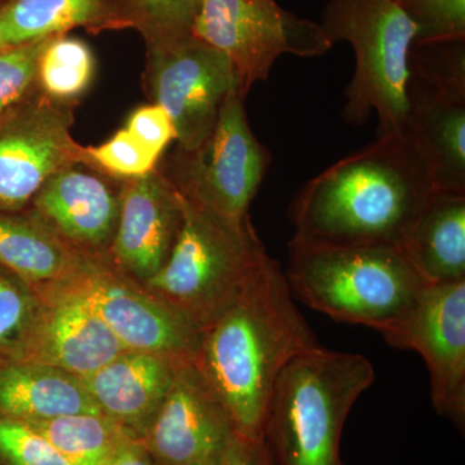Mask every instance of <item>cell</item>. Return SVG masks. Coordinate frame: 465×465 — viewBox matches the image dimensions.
Segmentation results:
<instances>
[{
	"mask_svg": "<svg viewBox=\"0 0 465 465\" xmlns=\"http://www.w3.org/2000/svg\"><path fill=\"white\" fill-rule=\"evenodd\" d=\"M284 271L269 256L237 302L202 331L194 363L222 401L235 432L260 440L278 378L320 348L293 302Z\"/></svg>",
	"mask_w": 465,
	"mask_h": 465,
	"instance_id": "cell-1",
	"label": "cell"
},
{
	"mask_svg": "<svg viewBox=\"0 0 465 465\" xmlns=\"http://www.w3.org/2000/svg\"><path fill=\"white\" fill-rule=\"evenodd\" d=\"M436 191L427 167L403 136L378 137L300 189L291 204L299 240L400 247Z\"/></svg>",
	"mask_w": 465,
	"mask_h": 465,
	"instance_id": "cell-2",
	"label": "cell"
},
{
	"mask_svg": "<svg viewBox=\"0 0 465 465\" xmlns=\"http://www.w3.org/2000/svg\"><path fill=\"white\" fill-rule=\"evenodd\" d=\"M284 275L308 307L385 335L414 309L428 283L399 247L314 243L293 237Z\"/></svg>",
	"mask_w": 465,
	"mask_h": 465,
	"instance_id": "cell-3",
	"label": "cell"
},
{
	"mask_svg": "<svg viewBox=\"0 0 465 465\" xmlns=\"http://www.w3.org/2000/svg\"><path fill=\"white\" fill-rule=\"evenodd\" d=\"M374 381V367L361 354L320 347L291 361L275 384L260 439L269 465H344L345 421Z\"/></svg>",
	"mask_w": 465,
	"mask_h": 465,
	"instance_id": "cell-4",
	"label": "cell"
},
{
	"mask_svg": "<svg viewBox=\"0 0 465 465\" xmlns=\"http://www.w3.org/2000/svg\"><path fill=\"white\" fill-rule=\"evenodd\" d=\"M179 198L183 224L173 253L143 284L203 331L237 302L269 255L250 217L235 224Z\"/></svg>",
	"mask_w": 465,
	"mask_h": 465,
	"instance_id": "cell-5",
	"label": "cell"
},
{
	"mask_svg": "<svg viewBox=\"0 0 465 465\" xmlns=\"http://www.w3.org/2000/svg\"><path fill=\"white\" fill-rule=\"evenodd\" d=\"M321 26L333 45L349 42L356 54L344 118L361 125L376 113L378 137L403 136L415 38L405 11L393 0H329Z\"/></svg>",
	"mask_w": 465,
	"mask_h": 465,
	"instance_id": "cell-6",
	"label": "cell"
},
{
	"mask_svg": "<svg viewBox=\"0 0 465 465\" xmlns=\"http://www.w3.org/2000/svg\"><path fill=\"white\" fill-rule=\"evenodd\" d=\"M243 101L237 88L229 92L210 136L197 149L177 148L159 163L180 195L235 224L249 219L272 161L251 130Z\"/></svg>",
	"mask_w": 465,
	"mask_h": 465,
	"instance_id": "cell-7",
	"label": "cell"
},
{
	"mask_svg": "<svg viewBox=\"0 0 465 465\" xmlns=\"http://www.w3.org/2000/svg\"><path fill=\"white\" fill-rule=\"evenodd\" d=\"M193 35L231 60L243 99L268 79L282 54L316 57L333 45L321 24L295 16L275 0H202Z\"/></svg>",
	"mask_w": 465,
	"mask_h": 465,
	"instance_id": "cell-8",
	"label": "cell"
},
{
	"mask_svg": "<svg viewBox=\"0 0 465 465\" xmlns=\"http://www.w3.org/2000/svg\"><path fill=\"white\" fill-rule=\"evenodd\" d=\"M143 87L150 103L170 115L183 152L210 136L225 97L238 90L231 60L193 34L146 43Z\"/></svg>",
	"mask_w": 465,
	"mask_h": 465,
	"instance_id": "cell-9",
	"label": "cell"
},
{
	"mask_svg": "<svg viewBox=\"0 0 465 465\" xmlns=\"http://www.w3.org/2000/svg\"><path fill=\"white\" fill-rule=\"evenodd\" d=\"M52 289V287H50ZM78 293L121 341L124 351L194 362L202 331L143 283L116 271L106 259H90L84 271L56 286Z\"/></svg>",
	"mask_w": 465,
	"mask_h": 465,
	"instance_id": "cell-10",
	"label": "cell"
},
{
	"mask_svg": "<svg viewBox=\"0 0 465 465\" xmlns=\"http://www.w3.org/2000/svg\"><path fill=\"white\" fill-rule=\"evenodd\" d=\"M74 108L38 87L0 115V211L24 213L52 174L84 164V146L72 134Z\"/></svg>",
	"mask_w": 465,
	"mask_h": 465,
	"instance_id": "cell-11",
	"label": "cell"
},
{
	"mask_svg": "<svg viewBox=\"0 0 465 465\" xmlns=\"http://www.w3.org/2000/svg\"><path fill=\"white\" fill-rule=\"evenodd\" d=\"M382 336L423 357L434 410L464 433L465 281L428 284L409 316Z\"/></svg>",
	"mask_w": 465,
	"mask_h": 465,
	"instance_id": "cell-12",
	"label": "cell"
},
{
	"mask_svg": "<svg viewBox=\"0 0 465 465\" xmlns=\"http://www.w3.org/2000/svg\"><path fill=\"white\" fill-rule=\"evenodd\" d=\"M85 164L52 174L26 213L88 259H106L121 215L122 186Z\"/></svg>",
	"mask_w": 465,
	"mask_h": 465,
	"instance_id": "cell-13",
	"label": "cell"
},
{
	"mask_svg": "<svg viewBox=\"0 0 465 465\" xmlns=\"http://www.w3.org/2000/svg\"><path fill=\"white\" fill-rule=\"evenodd\" d=\"M235 433L231 416L194 362L177 372L140 443L158 465H197L219 457Z\"/></svg>",
	"mask_w": 465,
	"mask_h": 465,
	"instance_id": "cell-14",
	"label": "cell"
},
{
	"mask_svg": "<svg viewBox=\"0 0 465 465\" xmlns=\"http://www.w3.org/2000/svg\"><path fill=\"white\" fill-rule=\"evenodd\" d=\"M179 194L159 166L122 186L121 215L108 253L116 271L146 283L162 271L182 231Z\"/></svg>",
	"mask_w": 465,
	"mask_h": 465,
	"instance_id": "cell-15",
	"label": "cell"
},
{
	"mask_svg": "<svg viewBox=\"0 0 465 465\" xmlns=\"http://www.w3.org/2000/svg\"><path fill=\"white\" fill-rule=\"evenodd\" d=\"M39 291L45 307L26 360L84 379L124 353L108 324L78 293L56 287Z\"/></svg>",
	"mask_w": 465,
	"mask_h": 465,
	"instance_id": "cell-16",
	"label": "cell"
},
{
	"mask_svg": "<svg viewBox=\"0 0 465 465\" xmlns=\"http://www.w3.org/2000/svg\"><path fill=\"white\" fill-rule=\"evenodd\" d=\"M183 365L157 354L124 351L82 381L101 414L140 440Z\"/></svg>",
	"mask_w": 465,
	"mask_h": 465,
	"instance_id": "cell-17",
	"label": "cell"
},
{
	"mask_svg": "<svg viewBox=\"0 0 465 465\" xmlns=\"http://www.w3.org/2000/svg\"><path fill=\"white\" fill-rule=\"evenodd\" d=\"M405 137L439 191L465 192V96L409 82Z\"/></svg>",
	"mask_w": 465,
	"mask_h": 465,
	"instance_id": "cell-18",
	"label": "cell"
},
{
	"mask_svg": "<svg viewBox=\"0 0 465 465\" xmlns=\"http://www.w3.org/2000/svg\"><path fill=\"white\" fill-rule=\"evenodd\" d=\"M134 29L124 0H5L0 5V50L66 35Z\"/></svg>",
	"mask_w": 465,
	"mask_h": 465,
	"instance_id": "cell-19",
	"label": "cell"
},
{
	"mask_svg": "<svg viewBox=\"0 0 465 465\" xmlns=\"http://www.w3.org/2000/svg\"><path fill=\"white\" fill-rule=\"evenodd\" d=\"M399 249L428 284L465 281V192L436 189Z\"/></svg>",
	"mask_w": 465,
	"mask_h": 465,
	"instance_id": "cell-20",
	"label": "cell"
},
{
	"mask_svg": "<svg viewBox=\"0 0 465 465\" xmlns=\"http://www.w3.org/2000/svg\"><path fill=\"white\" fill-rule=\"evenodd\" d=\"M78 412H100L78 376L29 360L0 363V418L34 421Z\"/></svg>",
	"mask_w": 465,
	"mask_h": 465,
	"instance_id": "cell-21",
	"label": "cell"
},
{
	"mask_svg": "<svg viewBox=\"0 0 465 465\" xmlns=\"http://www.w3.org/2000/svg\"><path fill=\"white\" fill-rule=\"evenodd\" d=\"M88 260L26 211H0V265L36 289L69 282L84 271Z\"/></svg>",
	"mask_w": 465,
	"mask_h": 465,
	"instance_id": "cell-22",
	"label": "cell"
},
{
	"mask_svg": "<svg viewBox=\"0 0 465 465\" xmlns=\"http://www.w3.org/2000/svg\"><path fill=\"white\" fill-rule=\"evenodd\" d=\"M73 465H106L134 440L101 412H78L25 421Z\"/></svg>",
	"mask_w": 465,
	"mask_h": 465,
	"instance_id": "cell-23",
	"label": "cell"
},
{
	"mask_svg": "<svg viewBox=\"0 0 465 465\" xmlns=\"http://www.w3.org/2000/svg\"><path fill=\"white\" fill-rule=\"evenodd\" d=\"M43 307L39 289L0 265V363L26 360Z\"/></svg>",
	"mask_w": 465,
	"mask_h": 465,
	"instance_id": "cell-24",
	"label": "cell"
},
{
	"mask_svg": "<svg viewBox=\"0 0 465 465\" xmlns=\"http://www.w3.org/2000/svg\"><path fill=\"white\" fill-rule=\"evenodd\" d=\"M96 73V60L90 45L74 38H52L42 52L38 65V87L51 99L74 104L90 90Z\"/></svg>",
	"mask_w": 465,
	"mask_h": 465,
	"instance_id": "cell-25",
	"label": "cell"
},
{
	"mask_svg": "<svg viewBox=\"0 0 465 465\" xmlns=\"http://www.w3.org/2000/svg\"><path fill=\"white\" fill-rule=\"evenodd\" d=\"M465 42L416 45L410 52V82L465 96Z\"/></svg>",
	"mask_w": 465,
	"mask_h": 465,
	"instance_id": "cell-26",
	"label": "cell"
},
{
	"mask_svg": "<svg viewBox=\"0 0 465 465\" xmlns=\"http://www.w3.org/2000/svg\"><path fill=\"white\" fill-rule=\"evenodd\" d=\"M145 43L191 35L202 0H124Z\"/></svg>",
	"mask_w": 465,
	"mask_h": 465,
	"instance_id": "cell-27",
	"label": "cell"
},
{
	"mask_svg": "<svg viewBox=\"0 0 465 465\" xmlns=\"http://www.w3.org/2000/svg\"><path fill=\"white\" fill-rule=\"evenodd\" d=\"M161 155L143 146L136 137L122 128L99 146H84V164L118 180L140 179L159 166Z\"/></svg>",
	"mask_w": 465,
	"mask_h": 465,
	"instance_id": "cell-28",
	"label": "cell"
},
{
	"mask_svg": "<svg viewBox=\"0 0 465 465\" xmlns=\"http://www.w3.org/2000/svg\"><path fill=\"white\" fill-rule=\"evenodd\" d=\"M415 26L414 45L465 42V0H401Z\"/></svg>",
	"mask_w": 465,
	"mask_h": 465,
	"instance_id": "cell-29",
	"label": "cell"
},
{
	"mask_svg": "<svg viewBox=\"0 0 465 465\" xmlns=\"http://www.w3.org/2000/svg\"><path fill=\"white\" fill-rule=\"evenodd\" d=\"M51 39L0 50V115L38 88L39 58Z\"/></svg>",
	"mask_w": 465,
	"mask_h": 465,
	"instance_id": "cell-30",
	"label": "cell"
},
{
	"mask_svg": "<svg viewBox=\"0 0 465 465\" xmlns=\"http://www.w3.org/2000/svg\"><path fill=\"white\" fill-rule=\"evenodd\" d=\"M0 465H73L25 421L0 418Z\"/></svg>",
	"mask_w": 465,
	"mask_h": 465,
	"instance_id": "cell-31",
	"label": "cell"
},
{
	"mask_svg": "<svg viewBox=\"0 0 465 465\" xmlns=\"http://www.w3.org/2000/svg\"><path fill=\"white\" fill-rule=\"evenodd\" d=\"M124 128L143 146L161 157L164 149L176 140V131L170 115L157 104L150 103L134 110Z\"/></svg>",
	"mask_w": 465,
	"mask_h": 465,
	"instance_id": "cell-32",
	"label": "cell"
},
{
	"mask_svg": "<svg viewBox=\"0 0 465 465\" xmlns=\"http://www.w3.org/2000/svg\"><path fill=\"white\" fill-rule=\"evenodd\" d=\"M217 465H269V461L262 440L235 432L220 452Z\"/></svg>",
	"mask_w": 465,
	"mask_h": 465,
	"instance_id": "cell-33",
	"label": "cell"
},
{
	"mask_svg": "<svg viewBox=\"0 0 465 465\" xmlns=\"http://www.w3.org/2000/svg\"><path fill=\"white\" fill-rule=\"evenodd\" d=\"M106 465H158L139 440L125 445Z\"/></svg>",
	"mask_w": 465,
	"mask_h": 465,
	"instance_id": "cell-34",
	"label": "cell"
},
{
	"mask_svg": "<svg viewBox=\"0 0 465 465\" xmlns=\"http://www.w3.org/2000/svg\"><path fill=\"white\" fill-rule=\"evenodd\" d=\"M219 457L208 459V460L202 461V463L197 465H217V460H219Z\"/></svg>",
	"mask_w": 465,
	"mask_h": 465,
	"instance_id": "cell-35",
	"label": "cell"
},
{
	"mask_svg": "<svg viewBox=\"0 0 465 465\" xmlns=\"http://www.w3.org/2000/svg\"><path fill=\"white\" fill-rule=\"evenodd\" d=\"M393 2H397V3H399V2H401V0H393Z\"/></svg>",
	"mask_w": 465,
	"mask_h": 465,
	"instance_id": "cell-36",
	"label": "cell"
}]
</instances>
